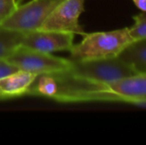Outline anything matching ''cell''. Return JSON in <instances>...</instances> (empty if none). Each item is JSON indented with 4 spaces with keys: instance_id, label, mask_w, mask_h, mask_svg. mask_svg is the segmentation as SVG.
<instances>
[{
    "instance_id": "1",
    "label": "cell",
    "mask_w": 146,
    "mask_h": 145,
    "mask_svg": "<svg viewBox=\"0 0 146 145\" xmlns=\"http://www.w3.org/2000/svg\"><path fill=\"white\" fill-rule=\"evenodd\" d=\"M51 75L47 99L63 103L118 101L108 85L88 81L70 71Z\"/></svg>"
},
{
    "instance_id": "2",
    "label": "cell",
    "mask_w": 146,
    "mask_h": 145,
    "mask_svg": "<svg viewBox=\"0 0 146 145\" xmlns=\"http://www.w3.org/2000/svg\"><path fill=\"white\" fill-rule=\"evenodd\" d=\"M132 41L128 27L85 34L83 40L79 44L73 45L70 50L71 60L88 61L117 57Z\"/></svg>"
},
{
    "instance_id": "3",
    "label": "cell",
    "mask_w": 146,
    "mask_h": 145,
    "mask_svg": "<svg viewBox=\"0 0 146 145\" xmlns=\"http://www.w3.org/2000/svg\"><path fill=\"white\" fill-rule=\"evenodd\" d=\"M70 72L88 81L110 85L137 75L131 66L119 57L88 61H72Z\"/></svg>"
},
{
    "instance_id": "4",
    "label": "cell",
    "mask_w": 146,
    "mask_h": 145,
    "mask_svg": "<svg viewBox=\"0 0 146 145\" xmlns=\"http://www.w3.org/2000/svg\"><path fill=\"white\" fill-rule=\"evenodd\" d=\"M6 59L20 71L29 72L37 75L67 72L72 68V60L55 57L49 53L24 46H18Z\"/></svg>"
},
{
    "instance_id": "5",
    "label": "cell",
    "mask_w": 146,
    "mask_h": 145,
    "mask_svg": "<svg viewBox=\"0 0 146 145\" xmlns=\"http://www.w3.org/2000/svg\"><path fill=\"white\" fill-rule=\"evenodd\" d=\"M62 1L63 0H32L23 5L19 4L15 11L0 26L23 33L39 30L52 10Z\"/></svg>"
},
{
    "instance_id": "6",
    "label": "cell",
    "mask_w": 146,
    "mask_h": 145,
    "mask_svg": "<svg viewBox=\"0 0 146 145\" xmlns=\"http://www.w3.org/2000/svg\"><path fill=\"white\" fill-rule=\"evenodd\" d=\"M85 0H63L52 10L39 30L85 35L84 28L79 22L85 10Z\"/></svg>"
},
{
    "instance_id": "7",
    "label": "cell",
    "mask_w": 146,
    "mask_h": 145,
    "mask_svg": "<svg viewBox=\"0 0 146 145\" xmlns=\"http://www.w3.org/2000/svg\"><path fill=\"white\" fill-rule=\"evenodd\" d=\"M74 34L66 32L35 30L24 33L20 46L49 54L59 51H70L74 45Z\"/></svg>"
},
{
    "instance_id": "8",
    "label": "cell",
    "mask_w": 146,
    "mask_h": 145,
    "mask_svg": "<svg viewBox=\"0 0 146 145\" xmlns=\"http://www.w3.org/2000/svg\"><path fill=\"white\" fill-rule=\"evenodd\" d=\"M117 101L135 105L146 103V73H137L108 85Z\"/></svg>"
},
{
    "instance_id": "9",
    "label": "cell",
    "mask_w": 146,
    "mask_h": 145,
    "mask_svg": "<svg viewBox=\"0 0 146 145\" xmlns=\"http://www.w3.org/2000/svg\"><path fill=\"white\" fill-rule=\"evenodd\" d=\"M37 75L25 71H18L0 79V93L8 99L26 95Z\"/></svg>"
},
{
    "instance_id": "10",
    "label": "cell",
    "mask_w": 146,
    "mask_h": 145,
    "mask_svg": "<svg viewBox=\"0 0 146 145\" xmlns=\"http://www.w3.org/2000/svg\"><path fill=\"white\" fill-rule=\"evenodd\" d=\"M117 57L132 67L136 73H146V38L132 41Z\"/></svg>"
},
{
    "instance_id": "11",
    "label": "cell",
    "mask_w": 146,
    "mask_h": 145,
    "mask_svg": "<svg viewBox=\"0 0 146 145\" xmlns=\"http://www.w3.org/2000/svg\"><path fill=\"white\" fill-rule=\"evenodd\" d=\"M24 33L8 30L0 26V58H7L20 46Z\"/></svg>"
},
{
    "instance_id": "12",
    "label": "cell",
    "mask_w": 146,
    "mask_h": 145,
    "mask_svg": "<svg viewBox=\"0 0 146 145\" xmlns=\"http://www.w3.org/2000/svg\"><path fill=\"white\" fill-rule=\"evenodd\" d=\"M134 24L128 27V32L133 41L146 38V12H142L133 17Z\"/></svg>"
},
{
    "instance_id": "13",
    "label": "cell",
    "mask_w": 146,
    "mask_h": 145,
    "mask_svg": "<svg viewBox=\"0 0 146 145\" xmlns=\"http://www.w3.org/2000/svg\"><path fill=\"white\" fill-rule=\"evenodd\" d=\"M18 7L16 0H0V24Z\"/></svg>"
},
{
    "instance_id": "14",
    "label": "cell",
    "mask_w": 146,
    "mask_h": 145,
    "mask_svg": "<svg viewBox=\"0 0 146 145\" xmlns=\"http://www.w3.org/2000/svg\"><path fill=\"white\" fill-rule=\"evenodd\" d=\"M18 71H20L19 69L6 58H0V79H3Z\"/></svg>"
},
{
    "instance_id": "15",
    "label": "cell",
    "mask_w": 146,
    "mask_h": 145,
    "mask_svg": "<svg viewBox=\"0 0 146 145\" xmlns=\"http://www.w3.org/2000/svg\"><path fill=\"white\" fill-rule=\"evenodd\" d=\"M136 7L142 12H146V0H132Z\"/></svg>"
},
{
    "instance_id": "16",
    "label": "cell",
    "mask_w": 146,
    "mask_h": 145,
    "mask_svg": "<svg viewBox=\"0 0 146 145\" xmlns=\"http://www.w3.org/2000/svg\"><path fill=\"white\" fill-rule=\"evenodd\" d=\"M7 99H9L7 97H5V95H3L2 93H0V101H7Z\"/></svg>"
},
{
    "instance_id": "17",
    "label": "cell",
    "mask_w": 146,
    "mask_h": 145,
    "mask_svg": "<svg viewBox=\"0 0 146 145\" xmlns=\"http://www.w3.org/2000/svg\"><path fill=\"white\" fill-rule=\"evenodd\" d=\"M21 1H22V0H16V2H17V3H18V5H19L20 2H21Z\"/></svg>"
}]
</instances>
